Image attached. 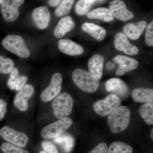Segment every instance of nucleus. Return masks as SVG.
Here are the masks:
<instances>
[{
	"label": "nucleus",
	"instance_id": "obj_1",
	"mask_svg": "<svg viewBox=\"0 0 153 153\" xmlns=\"http://www.w3.org/2000/svg\"><path fill=\"white\" fill-rule=\"evenodd\" d=\"M131 112L127 107L119 106L108 115L107 123L111 131L118 133L125 130L128 127Z\"/></svg>",
	"mask_w": 153,
	"mask_h": 153
},
{
	"label": "nucleus",
	"instance_id": "obj_2",
	"mask_svg": "<svg viewBox=\"0 0 153 153\" xmlns=\"http://www.w3.org/2000/svg\"><path fill=\"white\" fill-rule=\"evenodd\" d=\"M72 78L79 88L87 92L94 93L99 87L98 80L90 72L77 68L72 72Z\"/></svg>",
	"mask_w": 153,
	"mask_h": 153
},
{
	"label": "nucleus",
	"instance_id": "obj_3",
	"mask_svg": "<svg viewBox=\"0 0 153 153\" xmlns=\"http://www.w3.org/2000/svg\"><path fill=\"white\" fill-rule=\"evenodd\" d=\"M73 103V99L69 94L64 92L57 95L52 103L55 117L60 119L67 117L71 113Z\"/></svg>",
	"mask_w": 153,
	"mask_h": 153
},
{
	"label": "nucleus",
	"instance_id": "obj_4",
	"mask_svg": "<svg viewBox=\"0 0 153 153\" xmlns=\"http://www.w3.org/2000/svg\"><path fill=\"white\" fill-rule=\"evenodd\" d=\"M5 49L22 58H27L30 52L21 36L10 35L3 40L2 43Z\"/></svg>",
	"mask_w": 153,
	"mask_h": 153
},
{
	"label": "nucleus",
	"instance_id": "obj_5",
	"mask_svg": "<svg viewBox=\"0 0 153 153\" xmlns=\"http://www.w3.org/2000/svg\"><path fill=\"white\" fill-rule=\"evenodd\" d=\"M73 124L70 118L66 117L60 120L45 127L41 131V135L45 139H54L62 134Z\"/></svg>",
	"mask_w": 153,
	"mask_h": 153
},
{
	"label": "nucleus",
	"instance_id": "obj_6",
	"mask_svg": "<svg viewBox=\"0 0 153 153\" xmlns=\"http://www.w3.org/2000/svg\"><path fill=\"white\" fill-rule=\"evenodd\" d=\"M121 104L120 98L116 94H110L106 98L99 100L94 103V110L97 114L105 117L112 112Z\"/></svg>",
	"mask_w": 153,
	"mask_h": 153
},
{
	"label": "nucleus",
	"instance_id": "obj_7",
	"mask_svg": "<svg viewBox=\"0 0 153 153\" xmlns=\"http://www.w3.org/2000/svg\"><path fill=\"white\" fill-rule=\"evenodd\" d=\"M0 136L10 143L25 148L27 146L29 138L27 134L6 126L0 130Z\"/></svg>",
	"mask_w": 153,
	"mask_h": 153
},
{
	"label": "nucleus",
	"instance_id": "obj_8",
	"mask_svg": "<svg viewBox=\"0 0 153 153\" xmlns=\"http://www.w3.org/2000/svg\"><path fill=\"white\" fill-rule=\"evenodd\" d=\"M62 81L63 77L60 73L57 72L53 74L49 86L41 94V100L44 102H48L59 95L61 89Z\"/></svg>",
	"mask_w": 153,
	"mask_h": 153
},
{
	"label": "nucleus",
	"instance_id": "obj_9",
	"mask_svg": "<svg viewBox=\"0 0 153 153\" xmlns=\"http://www.w3.org/2000/svg\"><path fill=\"white\" fill-rule=\"evenodd\" d=\"M109 10L114 17L122 22H127L134 17V14L122 0H113L110 3Z\"/></svg>",
	"mask_w": 153,
	"mask_h": 153
},
{
	"label": "nucleus",
	"instance_id": "obj_10",
	"mask_svg": "<svg viewBox=\"0 0 153 153\" xmlns=\"http://www.w3.org/2000/svg\"><path fill=\"white\" fill-rule=\"evenodd\" d=\"M34 88L32 85H25L19 91L14 98V103L17 108L22 111L28 109V101L34 93Z\"/></svg>",
	"mask_w": 153,
	"mask_h": 153
},
{
	"label": "nucleus",
	"instance_id": "obj_11",
	"mask_svg": "<svg viewBox=\"0 0 153 153\" xmlns=\"http://www.w3.org/2000/svg\"><path fill=\"white\" fill-rule=\"evenodd\" d=\"M114 43L116 49L127 55H136L139 52L138 48L131 44L126 35L121 32L116 34Z\"/></svg>",
	"mask_w": 153,
	"mask_h": 153
},
{
	"label": "nucleus",
	"instance_id": "obj_12",
	"mask_svg": "<svg viewBox=\"0 0 153 153\" xmlns=\"http://www.w3.org/2000/svg\"><path fill=\"white\" fill-rule=\"evenodd\" d=\"M107 91L116 94L120 98H125L128 95L129 89L126 82L119 78L108 79L105 83Z\"/></svg>",
	"mask_w": 153,
	"mask_h": 153
},
{
	"label": "nucleus",
	"instance_id": "obj_13",
	"mask_svg": "<svg viewBox=\"0 0 153 153\" xmlns=\"http://www.w3.org/2000/svg\"><path fill=\"white\" fill-rule=\"evenodd\" d=\"M113 60L119 65L116 72L118 75H122L126 72L134 70L139 66L137 60L123 55H117L114 57Z\"/></svg>",
	"mask_w": 153,
	"mask_h": 153
},
{
	"label": "nucleus",
	"instance_id": "obj_14",
	"mask_svg": "<svg viewBox=\"0 0 153 153\" xmlns=\"http://www.w3.org/2000/svg\"><path fill=\"white\" fill-rule=\"evenodd\" d=\"M21 6L14 0H5L1 7V12L4 20L7 22L16 21L19 18V9Z\"/></svg>",
	"mask_w": 153,
	"mask_h": 153
},
{
	"label": "nucleus",
	"instance_id": "obj_15",
	"mask_svg": "<svg viewBox=\"0 0 153 153\" xmlns=\"http://www.w3.org/2000/svg\"><path fill=\"white\" fill-rule=\"evenodd\" d=\"M32 18L36 27L40 30L47 28L50 20V14L47 7L41 6L34 9Z\"/></svg>",
	"mask_w": 153,
	"mask_h": 153
},
{
	"label": "nucleus",
	"instance_id": "obj_16",
	"mask_svg": "<svg viewBox=\"0 0 153 153\" xmlns=\"http://www.w3.org/2000/svg\"><path fill=\"white\" fill-rule=\"evenodd\" d=\"M147 23L144 21H141L135 23H129L123 27V32L126 37L131 40L138 39L144 31Z\"/></svg>",
	"mask_w": 153,
	"mask_h": 153
},
{
	"label": "nucleus",
	"instance_id": "obj_17",
	"mask_svg": "<svg viewBox=\"0 0 153 153\" xmlns=\"http://www.w3.org/2000/svg\"><path fill=\"white\" fill-rule=\"evenodd\" d=\"M58 45V48L61 52L71 56L81 55L84 51L81 46L68 39L60 40Z\"/></svg>",
	"mask_w": 153,
	"mask_h": 153
},
{
	"label": "nucleus",
	"instance_id": "obj_18",
	"mask_svg": "<svg viewBox=\"0 0 153 153\" xmlns=\"http://www.w3.org/2000/svg\"><path fill=\"white\" fill-rule=\"evenodd\" d=\"M104 63V57L99 54L94 55L88 60L89 72L98 80L102 76Z\"/></svg>",
	"mask_w": 153,
	"mask_h": 153
},
{
	"label": "nucleus",
	"instance_id": "obj_19",
	"mask_svg": "<svg viewBox=\"0 0 153 153\" xmlns=\"http://www.w3.org/2000/svg\"><path fill=\"white\" fill-rule=\"evenodd\" d=\"M75 27V23L70 16L63 17L58 22L54 31V35L57 38L63 37L66 33L70 32Z\"/></svg>",
	"mask_w": 153,
	"mask_h": 153
},
{
	"label": "nucleus",
	"instance_id": "obj_20",
	"mask_svg": "<svg viewBox=\"0 0 153 153\" xmlns=\"http://www.w3.org/2000/svg\"><path fill=\"white\" fill-rule=\"evenodd\" d=\"M132 97L137 102L153 103V90L143 88H136L132 92Z\"/></svg>",
	"mask_w": 153,
	"mask_h": 153
},
{
	"label": "nucleus",
	"instance_id": "obj_21",
	"mask_svg": "<svg viewBox=\"0 0 153 153\" xmlns=\"http://www.w3.org/2000/svg\"><path fill=\"white\" fill-rule=\"evenodd\" d=\"M81 28L83 31L98 41H102L106 36V32L104 29L92 23H84Z\"/></svg>",
	"mask_w": 153,
	"mask_h": 153
},
{
	"label": "nucleus",
	"instance_id": "obj_22",
	"mask_svg": "<svg viewBox=\"0 0 153 153\" xmlns=\"http://www.w3.org/2000/svg\"><path fill=\"white\" fill-rule=\"evenodd\" d=\"M53 141L60 147L64 153H69L74 147V138L70 134H62L54 138Z\"/></svg>",
	"mask_w": 153,
	"mask_h": 153
},
{
	"label": "nucleus",
	"instance_id": "obj_23",
	"mask_svg": "<svg viewBox=\"0 0 153 153\" xmlns=\"http://www.w3.org/2000/svg\"><path fill=\"white\" fill-rule=\"evenodd\" d=\"M90 19H97L105 22H112L114 17L109 9L106 8H99L88 12L86 15Z\"/></svg>",
	"mask_w": 153,
	"mask_h": 153
},
{
	"label": "nucleus",
	"instance_id": "obj_24",
	"mask_svg": "<svg viewBox=\"0 0 153 153\" xmlns=\"http://www.w3.org/2000/svg\"><path fill=\"white\" fill-rule=\"evenodd\" d=\"M139 112L145 122L151 125L153 124V103H145L140 107Z\"/></svg>",
	"mask_w": 153,
	"mask_h": 153
},
{
	"label": "nucleus",
	"instance_id": "obj_25",
	"mask_svg": "<svg viewBox=\"0 0 153 153\" xmlns=\"http://www.w3.org/2000/svg\"><path fill=\"white\" fill-rule=\"evenodd\" d=\"M132 148L126 143L114 142L110 145L108 153H132Z\"/></svg>",
	"mask_w": 153,
	"mask_h": 153
},
{
	"label": "nucleus",
	"instance_id": "obj_26",
	"mask_svg": "<svg viewBox=\"0 0 153 153\" xmlns=\"http://www.w3.org/2000/svg\"><path fill=\"white\" fill-rule=\"evenodd\" d=\"M95 2V0H78L75 7L76 13L79 16L85 15Z\"/></svg>",
	"mask_w": 153,
	"mask_h": 153
},
{
	"label": "nucleus",
	"instance_id": "obj_27",
	"mask_svg": "<svg viewBox=\"0 0 153 153\" xmlns=\"http://www.w3.org/2000/svg\"><path fill=\"white\" fill-rule=\"evenodd\" d=\"M75 0H63L55 10V16L61 17L68 14Z\"/></svg>",
	"mask_w": 153,
	"mask_h": 153
},
{
	"label": "nucleus",
	"instance_id": "obj_28",
	"mask_svg": "<svg viewBox=\"0 0 153 153\" xmlns=\"http://www.w3.org/2000/svg\"><path fill=\"white\" fill-rule=\"evenodd\" d=\"M14 66L13 61L9 58L0 55V73L7 74L10 73Z\"/></svg>",
	"mask_w": 153,
	"mask_h": 153
},
{
	"label": "nucleus",
	"instance_id": "obj_29",
	"mask_svg": "<svg viewBox=\"0 0 153 153\" xmlns=\"http://www.w3.org/2000/svg\"><path fill=\"white\" fill-rule=\"evenodd\" d=\"M1 148L4 153H30L26 150L10 143H4Z\"/></svg>",
	"mask_w": 153,
	"mask_h": 153
},
{
	"label": "nucleus",
	"instance_id": "obj_30",
	"mask_svg": "<svg viewBox=\"0 0 153 153\" xmlns=\"http://www.w3.org/2000/svg\"><path fill=\"white\" fill-rule=\"evenodd\" d=\"M19 70L16 68H14L10 72V77L7 82V85L10 89L14 90L15 89L16 82L18 76H19Z\"/></svg>",
	"mask_w": 153,
	"mask_h": 153
},
{
	"label": "nucleus",
	"instance_id": "obj_31",
	"mask_svg": "<svg viewBox=\"0 0 153 153\" xmlns=\"http://www.w3.org/2000/svg\"><path fill=\"white\" fill-rule=\"evenodd\" d=\"M146 43L148 46H153V22L148 25L146 33Z\"/></svg>",
	"mask_w": 153,
	"mask_h": 153
},
{
	"label": "nucleus",
	"instance_id": "obj_32",
	"mask_svg": "<svg viewBox=\"0 0 153 153\" xmlns=\"http://www.w3.org/2000/svg\"><path fill=\"white\" fill-rule=\"evenodd\" d=\"M41 145L44 150L41 151L39 153H58L55 145L50 142L44 141Z\"/></svg>",
	"mask_w": 153,
	"mask_h": 153
},
{
	"label": "nucleus",
	"instance_id": "obj_33",
	"mask_svg": "<svg viewBox=\"0 0 153 153\" xmlns=\"http://www.w3.org/2000/svg\"><path fill=\"white\" fill-rule=\"evenodd\" d=\"M27 80V77L25 75L19 76L17 77L16 82L15 90L19 91L25 85L26 82Z\"/></svg>",
	"mask_w": 153,
	"mask_h": 153
},
{
	"label": "nucleus",
	"instance_id": "obj_34",
	"mask_svg": "<svg viewBox=\"0 0 153 153\" xmlns=\"http://www.w3.org/2000/svg\"><path fill=\"white\" fill-rule=\"evenodd\" d=\"M89 153H108L107 146L105 143H100Z\"/></svg>",
	"mask_w": 153,
	"mask_h": 153
},
{
	"label": "nucleus",
	"instance_id": "obj_35",
	"mask_svg": "<svg viewBox=\"0 0 153 153\" xmlns=\"http://www.w3.org/2000/svg\"><path fill=\"white\" fill-rule=\"evenodd\" d=\"M7 103L0 99V121L2 120L7 111Z\"/></svg>",
	"mask_w": 153,
	"mask_h": 153
},
{
	"label": "nucleus",
	"instance_id": "obj_36",
	"mask_svg": "<svg viewBox=\"0 0 153 153\" xmlns=\"http://www.w3.org/2000/svg\"><path fill=\"white\" fill-rule=\"evenodd\" d=\"M62 0H48L49 5L52 7H55L59 5Z\"/></svg>",
	"mask_w": 153,
	"mask_h": 153
},
{
	"label": "nucleus",
	"instance_id": "obj_37",
	"mask_svg": "<svg viewBox=\"0 0 153 153\" xmlns=\"http://www.w3.org/2000/svg\"><path fill=\"white\" fill-rule=\"evenodd\" d=\"M106 68L108 70H112L114 68L115 65L111 62H108L106 64Z\"/></svg>",
	"mask_w": 153,
	"mask_h": 153
},
{
	"label": "nucleus",
	"instance_id": "obj_38",
	"mask_svg": "<svg viewBox=\"0 0 153 153\" xmlns=\"http://www.w3.org/2000/svg\"><path fill=\"white\" fill-rule=\"evenodd\" d=\"M96 2H97L98 3H102L104 2L106 0H95Z\"/></svg>",
	"mask_w": 153,
	"mask_h": 153
},
{
	"label": "nucleus",
	"instance_id": "obj_39",
	"mask_svg": "<svg viewBox=\"0 0 153 153\" xmlns=\"http://www.w3.org/2000/svg\"><path fill=\"white\" fill-rule=\"evenodd\" d=\"M151 137L152 138V139H153V129L152 130V131H151Z\"/></svg>",
	"mask_w": 153,
	"mask_h": 153
},
{
	"label": "nucleus",
	"instance_id": "obj_40",
	"mask_svg": "<svg viewBox=\"0 0 153 153\" xmlns=\"http://www.w3.org/2000/svg\"><path fill=\"white\" fill-rule=\"evenodd\" d=\"M5 1V0H0V4H2Z\"/></svg>",
	"mask_w": 153,
	"mask_h": 153
}]
</instances>
